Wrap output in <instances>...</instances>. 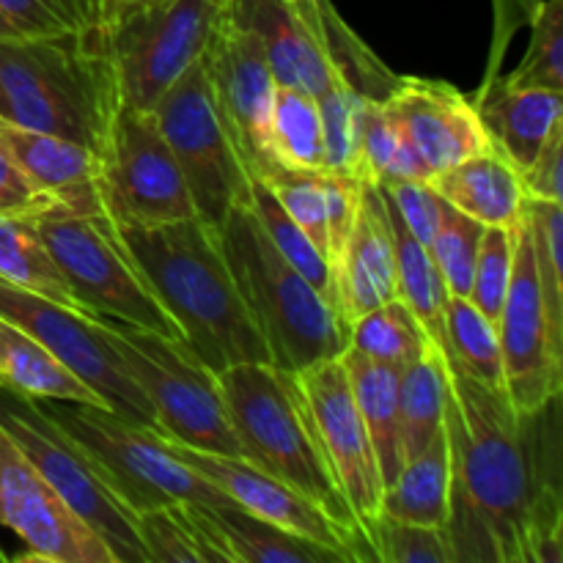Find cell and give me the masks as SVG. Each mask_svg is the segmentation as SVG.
<instances>
[{"mask_svg": "<svg viewBox=\"0 0 563 563\" xmlns=\"http://www.w3.org/2000/svg\"><path fill=\"white\" fill-rule=\"evenodd\" d=\"M0 280L80 308L33 220L0 214ZM86 311V308H80Z\"/></svg>", "mask_w": 563, "mask_h": 563, "instance_id": "d6a6232c", "label": "cell"}, {"mask_svg": "<svg viewBox=\"0 0 563 563\" xmlns=\"http://www.w3.org/2000/svg\"><path fill=\"white\" fill-rule=\"evenodd\" d=\"M539 0H493L495 11V27H493V47H489V60H487V75L484 82H493L498 75V66L504 60L506 47H509L511 36L517 33V27L528 25L533 9H537Z\"/></svg>", "mask_w": 563, "mask_h": 563, "instance_id": "681fc988", "label": "cell"}, {"mask_svg": "<svg viewBox=\"0 0 563 563\" xmlns=\"http://www.w3.org/2000/svg\"><path fill=\"white\" fill-rule=\"evenodd\" d=\"M163 440L185 465H190L198 476L214 484L225 498H231L236 506L251 511V515L275 522V526L286 528V531L297 533V537L324 544L333 553H339L344 563H377V553L372 550V544L363 542L352 531H346L328 511L319 509L313 500H308L306 495L297 493L295 487H289L280 478L264 473L262 467L247 462L245 456L212 454V451L174 443L168 438Z\"/></svg>", "mask_w": 563, "mask_h": 563, "instance_id": "9a60e30c", "label": "cell"}, {"mask_svg": "<svg viewBox=\"0 0 563 563\" xmlns=\"http://www.w3.org/2000/svg\"><path fill=\"white\" fill-rule=\"evenodd\" d=\"M451 462L445 427L418 456L405 462L394 482L383 489L379 517L443 528L449 522Z\"/></svg>", "mask_w": 563, "mask_h": 563, "instance_id": "4316f807", "label": "cell"}, {"mask_svg": "<svg viewBox=\"0 0 563 563\" xmlns=\"http://www.w3.org/2000/svg\"><path fill=\"white\" fill-rule=\"evenodd\" d=\"M363 179L341 174H324V192H328V258L335 273L346 240L355 225L357 207H361Z\"/></svg>", "mask_w": 563, "mask_h": 563, "instance_id": "bcb514c9", "label": "cell"}, {"mask_svg": "<svg viewBox=\"0 0 563 563\" xmlns=\"http://www.w3.org/2000/svg\"><path fill=\"white\" fill-rule=\"evenodd\" d=\"M361 93L335 77L317 97L324 135V174H341L363 179L361 146H357V110Z\"/></svg>", "mask_w": 563, "mask_h": 563, "instance_id": "f35d334b", "label": "cell"}, {"mask_svg": "<svg viewBox=\"0 0 563 563\" xmlns=\"http://www.w3.org/2000/svg\"><path fill=\"white\" fill-rule=\"evenodd\" d=\"M97 330L157 416V434L190 449L242 456L231 429L218 374L209 372L181 339L93 317Z\"/></svg>", "mask_w": 563, "mask_h": 563, "instance_id": "8992f818", "label": "cell"}, {"mask_svg": "<svg viewBox=\"0 0 563 563\" xmlns=\"http://www.w3.org/2000/svg\"><path fill=\"white\" fill-rule=\"evenodd\" d=\"M223 0H141L102 27L124 108L154 110L207 53Z\"/></svg>", "mask_w": 563, "mask_h": 563, "instance_id": "30bf717a", "label": "cell"}, {"mask_svg": "<svg viewBox=\"0 0 563 563\" xmlns=\"http://www.w3.org/2000/svg\"><path fill=\"white\" fill-rule=\"evenodd\" d=\"M385 207H388L390 229H394L396 297L410 306V311L416 313L421 328L427 330L429 341L438 346V352H443V313L445 302H449V289H445L443 284V275H440L429 247L410 234V229H407L405 220L396 214V209L390 207L388 198H385Z\"/></svg>", "mask_w": 563, "mask_h": 563, "instance_id": "f1b7e54d", "label": "cell"}, {"mask_svg": "<svg viewBox=\"0 0 563 563\" xmlns=\"http://www.w3.org/2000/svg\"><path fill=\"white\" fill-rule=\"evenodd\" d=\"M20 36H60L99 31V0H0Z\"/></svg>", "mask_w": 563, "mask_h": 563, "instance_id": "b9f144b4", "label": "cell"}, {"mask_svg": "<svg viewBox=\"0 0 563 563\" xmlns=\"http://www.w3.org/2000/svg\"><path fill=\"white\" fill-rule=\"evenodd\" d=\"M291 3H297V5H306V3H317V0H291Z\"/></svg>", "mask_w": 563, "mask_h": 563, "instance_id": "f5cc1de1", "label": "cell"}, {"mask_svg": "<svg viewBox=\"0 0 563 563\" xmlns=\"http://www.w3.org/2000/svg\"><path fill=\"white\" fill-rule=\"evenodd\" d=\"M399 121L394 110L379 99H361L357 110V146H361V174L363 181H379L388 176L394 154L399 148Z\"/></svg>", "mask_w": 563, "mask_h": 563, "instance_id": "ee69618b", "label": "cell"}, {"mask_svg": "<svg viewBox=\"0 0 563 563\" xmlns=\"http://www.w3.org/2000/svg\"><path fill=\"white\" fill-rule=\"evenodd\" d=\"M214 231L236 291L267 344L273 366L297 374L346 350V324L322 291L313 289L275 251L251 203L231 209Z\"/></svg>", "mask_w": 563, "mask_h": 563, "instance_id": "5b68a950", "label": "cell"}, {"mask_svg": "<svg viewBox=\"0 0 563 563\" xmlns=\"http://www.w3.org/2000/svg\"><path fill=\"white\" fill-rule=\"evenodd\" d=\"M218 385L242 456L295 487L339 526L368 542L335 482L295 374L273 363H236L218 372Z\"/></svg>", "mask_w": 563, "mask_h": 563, "instance_id": "277c9868", "label": "cell"}, {"mask_svg": "<svg viewBox=\"0 0 563 563\" xmlns=\"http://www.w3.org/2000/svg\"><path fill=\"white\" fill-rule=\"evenodd\" d=\"M445 427V368L438 346L399 372V438L405 462L421 454Z\"/></svg>", "mask_w": 563, "mask_h": 563, "instance_id": "4dcf8cb0", "label": "cell"}, {"mask_svg": "<svg viewBox=\"0 0 563 563\" xmlns=\"http://www.w3.org/2000/svg\"><path fill=\"white\" fill-rule=\"evenodd\" d=\"M0 526L27 548L25 561L113 563L97 533L58 498L0 429Z\"/></svg>", "mask_w": 563, "mask_h": 563, "instance_id": "e0dca14e", "label": "cell"}, {"mask_svg": "<svg viewBox=\"0 0 563 563\" xmlns=\"http://www.w3.org/2000/svg\"><path fill=\"white\" fill-rule=\"evenodd\" d=\"M432 187L445 203L484 225H515L526 212L520 170L495 148L440 170Z\"/></svg>", "mask_w": 563, "mask_h": 563, "instance_id": "cb8c5ba5", "label": "cell"}, {"mask_svg": "<svg viewBox=\"0 0 563 563\" xmlns=\"http://www.w3.org/2000/svg\"><path fill=\"white\" fill-rule=\"evenodd\" d=\"M341 363L350 377L357 412L372 438L383 484L388 487L405 467L399 438V368L372 361L352 346L341 352Z\"/></svg>", "mask_w": 563, "mask_h": 563, "instance_id": "d4e9b609", "label": "cell"}, {"mask_svg": "<svg viewBox=\"0 0 563 563\" xmlns=\"http://www.w3.org/2000/svg\"><path fill=\"white\" fill-rule=\"evenodd\" d=\"M385 104L427 159L432 176L493 148L476 102L451 82L399 77Z\"/></svg>", "mask_w": 563, "mask_h": 563, "instance_id": "d6986e66", "label": "cell"}, {"mask_svg": "<svg viewBox=\"0 0 563 563\" xmlns=\"http://www.w3.org/2000/svg\"><path fill=\"white\" fill-rule=\"evenodd\" d=\"M445 346L443 361L467 377L504 390V357H500L498 328L473 306L467 297L449 295L443 313Z\"/></svg>", "mask_w": 563, "mask_h": 563, "instance_id": "1f68e13d", "label": "cell"}, {"mask_svg": "<svg viewBox=\"0 0 563 563\" xmlns=\"http://www.w3.org/2000/svg\"><path fill=\"white\" fill-rule=\"evenodd\" d=\"M396 297V251L383 190L363 181L361 207L344 253L335 264V308L350 324L372 308Z\"/></svg>", "mask_w": 563, "mask_h": 563, "instance_id": "44dd1931", "label": "cell"}, {"mask_svg": "<svg viewBox=\"0 0 563 563\" xmlns=\"http://www.w3.org/2000/svg\"><path fill=\"white\" fill-rule=\"evenodd\" d=\"M93 317L97 313L80 311L0 280V319L36 339L49 355L58 357L75 377L99 394L110 410L157 432V416L152 405L102 339Z\"/></svg>", "mask_w": 563, "mask_h": 563, "instance_id": "4fadbf2b", "label": "cell"}, {"mask_svg": "<svg viewBox=\"0 0 563 563\" xmlns=\"http://www.w3.org/2000/svg\"><path fill=\"white\" fill-rule=\"evenodd\" d=\"M71 295L97 317L181 339L179 324L159 306L141 269L132 264L108 212H44L33 218ZM185 341V339H181Z\"/></svg>", "mask_w": 563, "mask_h": 563, "instance_id": "ba28073f", "label": "cell"}, {"mask_svg": "<svg viewBox=\"0 0 563 563\" xmlns=\"http://www.w3.org/2000/svg\"><path fill=\"white\" fill-rule=\"evenodd\" d=\"M476 108L495 152L517 170H526L561 124L563 93L550 88H509L495 77L476 93Z\"/></svg>", "mask_w": 563, "mask_h": 563, "instance_id": "603a6c76", "label": "cell"}, {"mask_svg": "<svg viewBox=\"0 0 563 563\" xmlns=\"http://www.w3.org/2000/svg\"><path fill=\"white\" fill-rule=\"evenodd\" d=\"M121 108L102 33L0 38V121L102 154Z\"/></svg>", "mask_w": 563, "mask_h": 563, "instance_id": "3957f363", "label": "cell"}, {"mask_svg": "<svg viewBox=\"0 0 563 563\" xmlns=\"http://www.w3.org/2000/svg\"><path fill=\"white\" fill-rule=\"evenodd\" d=\"M346 346L401 372L434 344L429 341L416 313L410 311V306L394 297L350 324V344Z\"/></svg>", "mask_w": 563, "mask_h": 563, "instance_id": "e575fe53", "label": "cell"}, {"mask_svg": "<svg viewBox=\"0 0 563 563\" xmlns=\"http://www.w3.org/2000/svg\"><path fill=\"white\" fill-rule=\"evenodd\" d=\"M14 36H20V33L14 31V25H11V22L5 20L3 11H0V38H14Z\"/></svg>", "mask_w": 563, "mask_h": 563, "instance_id": "816d5d0a", "label": "cell"}, {"mask_svg": "<svg viewBox=\"0 0 563 563\" xmlns=\"http://www.w3.org/2000/svg\"><path fill=\"white\" fill-rule=\"evenodd\" d=\"M53 209L55 203L22 174L20 165L0 143V214L33 220L44 212H53Z\"/></svg>", "mask_w": 563, "mask_h": 563, "instance_id": "7dc6e473", "label": "cell"}, {"mask_svg": "<svg viewBox=\"0 0 563 563\" xmlns=\"http://www.w3.org/2000/svg\"><path fill=\"white\" fill-rule=\"evenodd\" d=\"M231 563H344L324 544L286 531L242 506H207Z\"/></svg>", "mask_w": 563, "mask_h": 563, "instance_id": "83f0119b", "label": "cell"}, {"mask_svg": "<svg viewBox=\"0 0 563 563\" xmlns=\"http://www.w3.org/2000/svg\"><path fill=\"white\" fill-rule=\"evenodd\" d=\"M267 157L269 165L280 168L324 174L322 115L313 93L291 86L275 88L267 126Z\"/></svg>", "mask_w": 563, "mask_h": 563, "instance_id": "f546056e", "label": "cell"}, {"mask_svg": "<svg viewBox=\"0 0 563 563\" xmlns=\"http://www.w3.org/2000/svg\"><path fill=\"white\" fill-rule=\"evenodd\" d=\"M102 201L115 223L157 225L196 218L154 110L121 104L99 154Z\"/></svg>", "mask_w": 563, "mask_h": 563, "instance_id": "7c38bea8", "label": "cell"}, {"mask_svg": "<svg viewBox=\"0 0 563 563\" xmlns=\"http://www.w3.org/2000/svg\"><path fill=\"white\" fill-rule=\"evenodd\" d=\"M115 231L159 306L179 324L185 344L209 372L236 363H273L212 225L185 218L157 225L115 223Z\"/></svg>", "mask_w": 563, "mask_h": 563, "instance_id": "7a4b0ae2", "label": "cell"}, {"mask_svg": "<svg viewBox=\"0 0 563 563\" xmlns=\"http://www.w3.org/2000/svg\"><path fill=\"white\" fill-rule=\"evenodd\" d=\"M484 223L467 218L460 209L443 201L440 207V225L434 240L429 242L434 264H438L443 284L449 295L467 297L473 280V267H476L478 245H482Z\"/></svg>", "mask_w": 563, "mask_h": 563, "instance_id": "ab89813d", "label": "cell"}, {"mask_svg": "<svg viewBox=\"0 0 563 563\" xmlns=\"http://www.w3.org/2000/svg\"><path fill=\"white\" fill-rule=\"evenodd\" d=\"M0 390L38 401H80L104 405L80 377L49 355L36 339L0 319Z\"/></svg>", "mask_w": 563, "mask_h": 563, "instance_id": "484cf974", "label": "cell"}, {"mask_svg": "<svg viewBox=\"0 0 563 563\" xmlns=\"http://www.w3.org/2000/svg\"><path fill=\"white\" fill-rule=\"evenodd\" d=\"M0 429L58 498L110 550L113 563H148L132 509L104 467L44 410L42 401L0 390Z\"/></svg>", "mask_w": 563, "mask_h": 563, "instance_id": "52a82bcc", "label": "cell"}, {"mask_svg": "<svg viewBox=\"0 0 563 563\" xmlns=\"http://www.w3.org/2000/svg\"><path fill=\"white\" fill-rule=\"evenodd\" d=\"M295 377L306 394L308 407H311L335 482H339L357 526L368 537L372 522L379 517L385 484L372 438H368L366 423L357 412L341 355L313 363V366L297 372Z\"/></svg>", "mask_w": 563, "mask_h": 563, "instance_id": "2e32d148", "label": "cell"}, {"mask_svg": "<svg viewBox=\"0 0 563 563\" xmlns=\"http://www.w3.org/2000/svg\"><path fill=\"white\" fill-rule=\"evenodd\" d=\"M526 58L511 75L500 77L509 88L563 91V0H539L531 20Z\"/></svg>", "mask_w": 563, "mask_h": 563, "instance_id": "74e56055", "label": "cell"}, {"mask_svg": "<svg viewBox=\"0 0 563 563\" xmlns=\"http://www.w3.org/2000/svg\"><path fill=\"white\" fill-rule=\"evenodd\" d=\"M319 38H322V49L328 64L333 66L335 75L355 88L361 97L368 99H385L396 88L401 75H394L366 44L357 38V33L341 20L335 5L330 0H322V25H319Z\"/></svg>", "mask_w": 563, "mask_h": 563, "instance_id": "d590c367", "label": "cell"}, {"mask_svg": "<svg viewBox=\"0 0 563 563\" xmlns=\"http://www.w3.org/2000/svg\"><path fill=\"white\" fill-rule=\"evenodd\" d=\"M0 143L60 212H108L99 157L82 143L0 121Z\"/></svg>", "mask_w": 563, "mask_h": 563, "instance_id": "7402d4cb", "label": "cell"}, {"mask_svg": "<svg viewBox=\"0 0 563 563\" xmlns=\"http://www.w3.org/2000/svg\"><path fill=\"white\" fill-rule=\"evenodd\" d=\"M38 401V399H36ZM44 410L104 467L135 511L170 504L236 506L198 476L157 432L102 405L42 401Z\"/></svg>", "mask_w": 563, "mask_h": 563, "instance_id": "9c48e42d", "label": "cell"}, {"mask_svg": "<svg viewBox=\"0 0 563 563\" xmlns=\"http://www.w3.org/2000/svg\"><path fill=\"white\" fill-rule=\"evenodd\" d=\"M445 368L454 563H561L559 405L520 416L500 388Z\"/></svg>", "mask_w": 563, "mask_h": 563, "instance_id": "6da1fadb", "label": "cell"}, {"mask_svg": "<svg viewBox=\"0 0 563 563\" xmlns=\"http://www.w3.org/2000/svg\"><path fill=\"white\" fill-rule=\"evenodd\" d=\"M154 115L190 192L192 212L218 229L231 209L247 203L251 170L220 113L203 58L163 93Z\"/></svg>", "mask_w": 563, "mask_h": 563, "instance_id": "8fae6325", "label": "cell"}, {"mask_svg": "<svg viewBox=\"0 0 563 563\" xmlns=\"http://www.w3.org/2000/svg\"><path fill=\"white\" fill-rule=\"evenodd\" d=\"M526 220L531 229L533 262L550 335L563 352V207L561 201H526Z\"/></svg>", "mask_w": 563, "mask_h": 563, "instance_id": "8d00e7d4", "label": "cell"}, {"mask_svg": "<svg viewBox=\"0 0 563 563\" xmlns=\"http://www.w3.org/2000/svg\"><path fill=\"white\" fill-rule=\"evenodd\" d=\"M517 225V223H515ZM515 225H484L467 300L498 328L515 267Z\"/></svg>", "mask_w": 563, "mask_h": 563, "instance_id": "60d3db41", "label": "cell"}, {"mask_svg": "<svg viewBox=\"0 0 563 563\" xmlns=\"http://www.w3.org/2000/svg\"><path fill=\"white\" fill-rule=\"evenodd\" d=\"M135 3H141V0H99V31L108 27L115 16H121Z\"/></svg>", "mask_w": 563, "mask_h": 563, "instance_id": "f907efd6", "label": "cell"}, {"mask_svg": "<svg viewBox=\"0 0 563 563\" xmlns=\"http://www.w3.org/2000/svg\"><path fill=\"white\" fill-rule=\"evenodd\" d=\"M379 190L388 198L390 207L396 209L405 225L410 229V234L418 242L429 247V242L434 240L440 225V207H443V198L434 192L432 181H418V179H388L379 181Z\"/></svg>", "mask_w": 563, "mask_h": 563, "instance_id": "f6af8a7d", "label": "cell"}, {"mask_svg": "<svg viewBox=\"0 0 563 563\" xmlns=\"http://www.w3.org/2000/svg\"><path fill=\"white\" fill-rule=\"evenodd\" d=\"M203 66L247 170L262 174L269 165L267 126L278 88L262 42L223 11L203 53Z\"/></svg>", "mask_w": 563, "mask_h": 563, "instance_id": "ac0fdd59", "label": "cell"}, {"mask_svg": "<svg viewBox=\"0 0 563 563\" xmlns=\"http://www.w3.org/2000/svg\"><path fill=\"white\" fill-rule=\"evenodd\" d=\"M561 176H563V124H559L553 132H550V137L544 141V146L539 148L533 163L520 174L526 198H533V201H561L563 198Z\"/></svg>", "mask_w": 563, "mask_h": 563, "instance_id": "c3c4849f", "label": "cell"}, {"mask_svg": "<svg viewBox=\"0 0 563 563\" xmlns=\"http://www.w3.org/2000/svg\"><path fill=\"white\" fill-rule=\"evenodd\" d=\"M368 539L379 563H454L443 528L377 517Z\"/></svg>", "mask_w": 563, "mask_h": 563, "instance_id": "7bdbcfd3", "label": "cell"}, {"mask_svg": "<svg viewBox=\"0 0 563 563\" xmlns=\"http://www.w3.org/2000/svg\"><path fill=\"white\" fill-rule=\"evenodd\" d=\"M223 11L262 42L278 86L319 93L335 80L319 38L322 0L297 5L291 0H223Z\"/></svg>", "mask_w": 563, "mask_h": 563, "instance_id": "ffe728a7", "label": "cell"}, {"mask_svg": "<svg viewBox=\"0 0 563 563\" xmlns=\"http://www.w3.org/2000/svg\"><path fill=\"white\" fill-rule=\"evenodd\" d=\"M247 203H251L253 214L262 223L264 234L273 242L275 251L308 280L317 291H322L324 300L335 308V273L330 267L328 258L322 256L317 245L308 240L306 231L291 220V214L280 207L275 192L269 190L267 181L251 176V190H247ZM339 313V308H335ZM341 319V317H339Z\"/></svg>", "mask_w": 563, "mask_h": 563, "instance_id": "836d02e7", "label": "cell"}, {"mask_svg": "<svg viewBox=\"0 0 563 563\" xmlns=\"http://www.w3.org/2000/svg\"><path fill=\"white\" fill-rule=\"evenodd\" d=\"M498 341L504 394L520 416H533L553 399H561L563 352L550 335L526 212L515 225V267L498 317Z\"/></svg>", "mask_w": 563, "mask_h": 563, "instance_id": "5bb4252c", "label": "cell"}]
</instances>
